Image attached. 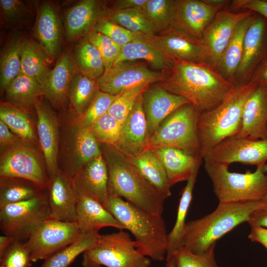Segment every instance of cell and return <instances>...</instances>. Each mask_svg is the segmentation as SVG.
I'll use <instances>...</instances> for the list:
<instances>
[{"mask_svg":"<svg viewBox=\"0 0 267 267\" xmlns=\"http://www.w3.org/2000/svg\"></svg>","mask_w":267,"mask_h":267,"instance_id":"obj_62","label":"cell"},{"mask_svg":"<svg viewBox=\"0 0 267 267\" xmlns=\"http://www.w3.org/2000/svg\"><path fill=\"white\" fill-rule=\"evenodd\" d=\"M96 80L77 69L72 79L68 95L73 112L82 115L99 91Z\"/></svg>","mask_w":267,"mask_h":267,"instance_id":"obj_35","label":"cell"},{"mask_svg":"<svg viewBox=\"0 0 267 267\" xmlns=\"http://www.w3.org/2000/svg\"><path fill=\"white\" fill-rule=\"evenodd\" d=\"M256 15L254 13L238 23L216 68L221 75L234 84L235 76L242 59L244 37Z\"/></svg>","mask_w":267,"mask_h":267,"instance_id":"obj_30","label":"cell"},{"mask_svg":"<svg viewBox=\"0 0 267 267\" xmlns=\"http://www.w3.org/2000/svg\"><path fill=\"white\" fill-rule=\"evenodd\" d=\"M148 0H118L114 1L110 9L120 10L143 7Z\"/></svg>","mask_w":267,"mask_h":267,"instance_id":"obj_57","label":"cell"},{"mask_svg":"<svg viewBox=\"0 0 267 267\" xmlns=\"http://www.w3.org/2000/svg\"><path fill=\"white\" fill-rule=\"evenodd\" d=\"M152 150L162 163L171 186L180 181H187L203 160L201 156L174 148L161 147Z\"/></svg>","mask_w":267,"mask_h":267,"instance_id":"obj_28","label":"cell"},{"mask_svg":"<svg viewBox=\"0 0 267 267\" xmlns=\"http://www.w3.org/2000/svg\"><path fill=\"white\" fill-rule=\"evenodd\" d=\"M34 34L39 44L52 58L60 45L61 31L57 10L50 2H44L38 8Z\"/></svg>","mask_w":267,"mask_h":267,"instance_id":"obj_27","label":"cell"},{"mask_svg":"<svg viewBox=\"0 0 267 267\" xmlns=\"http://www.w3.org/2000/svg\"><path fill=\"white\" fill-rule=\"evenodd\" d=\"M22 38L14 37L5 44L0 55V88L4 90L20 72Z\"/></svg>","mask_w":267,"mask_h":267,"instance_id":"obj_42","label":"cell"},{"mask_svg":"<svg viewBox=\"0 0 267 267\" xmlns=\"http://www.w3.org/2000/svg\"><path fill=\"white\" fill-rule=\"evenodd\" d=\"M38 117L37 129L40 145L50 177L56 174L58 147L57 120L52 111L41 101L34 106Z\"/></svg>","mask_w":267,"mask_h":267,"instance_id":"obj_24","label":"cell"},{"mask_svg":"<svg viewBox=\"0 0 267 267\" xmlns=\"http://www.w3.org/2000/svg\"><path fill=\"white\" fill-rule=\"evenodd\" d=\"M142 97L149 137L171 114L190 103L186 98L166 90L156 83L151 84L143 92Z\"/></svg>","mask_w":267,"mask_h":267,"instance_id":"obj_19","label":"cell"},{"mask_svg":"<svg viewBox=\"0 0 267 267\" xmlns=\"http://www.w3.org/2000/svg\"><path fill=\"white\" fill-rule=\"evenodd\" d=\"M105 17L135 34L146 36L156 35L154 27L140 8L120 10L107 8Z\"/></svg>","mask_w":267,"mask_h":267,"instance_id":"obj_37","label":"cell"},{"mask_svg":"<svg viewBox=\"0 0 267 267\" xmlns=\"http://www.w3.org/2000/svg\"><path fill=\"white\" fill-rule=\"evenodd\" d=\"M0 175L2 178L27 180L41 188L45 187L46 184L36 154L24 145H14L3 155L0 163Z\"/></svg>","mask_w":267,"mask_h":267,"instance_id":"obj_17","label":"cell"},{"mask_svg":"<svg viewBox=\"0 0 267 267\" xmlns=\"http://www.w3.org/2000/svg\"><path fill=\"white\" fill-rule=\"evenodd\" d=\"M99 235L98 232L82 233L75 241L44 260L40 267H69L79 255L94 246Z\"/></svg>","mask_w":267,"mask_h":267,"instance_id":"obj_38","label":"cell"},{"mask_svg":"<svg viewBox=\"0 0 267 267\" xmlns=\"http://www.w3.org/2000/svg\"><path fill=\"white\" fill-rule=\"evenodd\" d=\"M77 70L73 54L64 51L42 86L44 95L57 107L65 104L72 79Z\"/></svg>","mask_w":267,"mask_h":267,"instance_id":"obj_23","label":"cell"},{"mask_svg":"<svg viewBox=\"0 0 267 267\" xmlns=\"http://www.w3.org/2000/svg\"><path fill=\"white\" fill-rule=\"evenodd\" d=\"M256 86L250 82L235 85L220 105L199 114L197 134L203 159L223 140L238 134L245 101Z\"/></svg>","mask_w":267,"mask_h":267,"instance_id":"obj_4","label":"cell"},{"mask_svg":"<svg viewBox=\"0 0 267 267\" xmlns=\"http://www.w3.org/2000/svg\"><path fill=\"white\" fill-rule=\"evenodd\" d=\"M138 60L145 61L153 70L167 73L172 70L175 61L144 37L122 46L114 64Z\"/></svg>","mask_w":267,"mask_h":267,"instance_id":"obj_29","label":"cell"},{"mask_svg":"<svg viewBox=\"0 0 267 267\" xmlns=\"http://www.w3.org/2000/svg\"><path fill=\"white\" fill-rule=\"evenodd\" d=\"M41 194L38 190L21 183H4L1 186L0 207L6 205L27 200Z\"/></svg>","mask_w":267,"mask_h":267,"instance_id":"obj_49","label":"cell"},{"mask_svg":"<svg viewBox=\"0 0 267 267\" xmlns=\"http://www.w3.org/2000/svg\"><path fill=\"white\" fill-rule=\"evenodd\" d=\"M109 211L134 235L140 253L155 261L165 259L168 234L162 216L146 212L112 194H109Z\"/></svg>","mask_w":267,"mask_h":267,"instance_id":"obj_5","label":"cell"},{"mask_svg":"<svg viewBox=\"0 0 267 267\" xmlns=\"http://www.w3.org/2000/svg\"><path fill=\"white\" fill-rule=\"evenodd\" d=\"M76 222L82 233L98 232L104 227L123 230L125 227L110 212L94 199L86 195L76 196Z\"/></svg>","mask_w":267,"mask_h":267,"instance_id":"obj_26","label":"cell"},{"mask_svg":"<svg viewBox=\"0 0 267 267\" xmlns=\"http://www.w3.org/2000/svg\"><path fill=\"white\" fill-rule=\"evenodd\" d=\"M267 55V20L256 14L244 37L242 57L235 85L249 83L254 71Z\"/></svg>","mask_w":267,"mask_h":267,"instance_id":"obj_16","label":"cell"},{"mask_svg":"<svg viewBox=\"0 0 267 267\" xmlns=\"http://www.w3.org/2000/svg\"><path fill=\"white\" fill-rule=\"evenodd\" d=\"M86 37L99 52L105 70L110 68L119 56L122 47L107 36L93 30L90 31Z\"/></svg>","mask_w":267,"mask_h":267,"instance_id":"obj_47","label":"cell"},{"mask_svg":"<svg viewBox=\"0 0 267 267\" xmlns=\"http://www.w3.org/2000/svg\"><path fill=\"white\" fill-rule=\"evenodd\" d=\"M150 85L140 86L119 94L111 104L108 113L122 124L139 96Z\"/></svg>","mask_w":267,"mask_h":267,"instance_id":"obj_45","label":"cell"},{"mask_svg":"<svg viewBox=\"0 0 267 267\" xmlns=\"http://www.w3.org/2000/svg\"><path fill=\"white\" fill-rule=\"evenodd\" d=\"M92 30L100 33L112 40L122 47L145 36L132 32L108 19L105 16L99 20Z\"/></svg>","mask_w":267,"mask_h":267,"instance_id":"obj_46","label":"cell"},{"mask_svg":"<svg viewBox=\"0 0 267 267\" xmlns=\"http://www.w3.org/2000/svg\"><path fill=\"white\" fill-rule=\"evenodd\" d=\"M108 172L109 194L121 198L150 214L162 216L166 197L152 185L114 146L103 144Z\"/></svg>","mask_w":267,"mask_h":267,"instance_id":"obj_2","label":"cell"},{"mask_svg":"<svg viewBox=\"0 0 267 267\" xmlns=\"http://www.w3.org/2000/svg\"><path fill=\"white\" fill-rule=\"evenodd\" d=\"M251 172H230L227 165L204 161V168L219 203L262 200L267 193V175L263 166Z\"/></svg>","mask_w":267,"mask_h":267,"instance_id":"obj_6","label":"cell"},{"mask_svg":"<svg viewBox=\"0 0 267 267\" xmlns=\"http://www.w3.org/2000/svg\"><path fill=\"white\" fill-rule=\"evenodd\" d=\"M51 218L66 222H76L77 198L72 178L58 171L50 177L46 196Z\"/></svg>","mask_w":267,"mask_h":267,"instance_id":"obj_21","label":"cell"},{"mask_svg":"<svg viewBox=\"0 0 267 267\" xmlns=\"http://www.w3.org/2000/svg\"><path fill=\"white\" fill-rule=\"evenodd\" d=\"M73 55L77 69L85 75L96 79L104 73L102 57L86 36L76 45Z\"/></svg>","mask_w":267,"mask_h":267,"instance_id":"obj_39","label":"cell"},{"mask_svg":"<svg viewBox=\"0 0 267 267\" xmlns=\"http://www.w3.org/2000/svg\"><path fill=\"white\" fill-rule=\"evenodd\" d=\"M199 114L191 103L180 107L149 137L144 150L170 147L201 157L197 128Z\"/></svg>","mask_w":267,"mask_h":267,"instance_id":"obj_7","label":"cell"},{"mask_svg":"<svg viewBox=\"0 0 267 267\" xmlns=\"http://www.w3.org/2000/svg\"><path fill=\"white\" fill-rule=\"evenodd\" d=\"M0 6L2 17L11 24L21 22L28 11L25 3L19 0H0Z\"/></svg>","mask_w":267,"mask_h":267,"instance_id":"obj_51","label":"cell"},{"mask_svg":"<svg viewBox=\"0 0 267 267\" xmlns=\"http://www.w3.org/2000/svg\"><path fill=\"white\" fill-rule=\"evenodd\" d=\"M232 9L250 10L267 20V0H235L231 2Z\"/></svg>","mask_w":267,"mask_h":267,"instance_id":"obj_52","label":"cell"},{"mask_svg":"<svg viewBox=\"0 0 267 267\" xmlns=\"http://www.w3.org/2000/svg\"><path fill=\"white\" fill-rule=\"evenodd\" d=\"M118 95L99 91L85 112L78 118L77 126L89 128L98 119L108 113Z\"/></svg>","mask_w":267,"mask_h":267,"instance_id":"obj_44","label":"cell"},{"mask_svg":"<svg viewBox=\"0 0 267 267\" xmlns=\"http://www.w3.org/2000/svg\"><path fill=\"white\" fill-rule=\"evenodd\" d=\"M73 137L72 154L75 162L72 178L84 165L102 154L99 142L88 128L77 126Z\"/></svg>","mask_w":267,"mask_h":267,"instance_id":"obj_36","label":"cell"},{"mask_svg":"<svg viewBox=\"0 0 267 267\" xmlns=\"http://www.w3.org/2000/svg\"><path fill=\"white\" fill-rule=\"evenodd\" d=\"M254 13L250 10L233 12L225 7L205 28L201 41L207 49L209 64L215 69L238 23Z\"/></svg>","mask_w":267,"mask_h":267,"instance_id":"obj_15","label":"cell"},{"mask_svg":"<svg viewBox=\"0 0 267 267\" xmlns=\"http://www.w3.org/2000/svg\"><path fill=\"white\" fill-rule=\"evenodd\" d=\"M15 241L11 236L5 235L0 236V258H1L7 249Z\"/></svg>","mask_w":267,"mask_h":267,"instance_id":"obj_58","label":"cell"},{"mask_svg":"<svg viewBox=\"0 0 267 267\" xmlns=\"http://www.w3.org/2000/svg\"><path fill=\"white\" fill-rule=\"evenodd\" d=\"M145 62L124 61L113 64L96 79L99 90L115 95L131 89L163 81L169 72L156 71Z\"/></svg>","mask_w":267,"mask_h":267,"instance_id":"obj_11","label":"cell"},{"mask_svg":"<svg viewBox=\"0 0 267 267\" xmlns=\"http://www.w3.org/2000/svg\"><path fill=\"white\" fill-rule=\"evenodd\" d=\"M107 8L101 1L84 0L67 11L65 26L67 38L74 41L92 30L96 23L105 16Z\"/></svg>","mask_w":267,"mask_h":267,"instance_id":"obj_25","label":"cell"},{"mask_svg":"<svg viewBox=\"0 0 267 267\" xmlns=\"http://www.w3.org/2000/svg\"><path fill=\"white\" fill-rule=\"evenodd\" d=\"M249 82L257 86H267V55L257 66Z\"/></svg>","mask_w":267,"mask_h":267,"instance_id":"obj_53","label":"cell"},{"mask_svg":"<svg viewBox=\"0 0 267 267\" xmlns=\"http://www.w3.org/2000/svg\"><path fill=\"white\" fill-rule=\"evenodd\" d=\"M200 166L193 172L184 187L179 200L175 223L168 235L166 260L174 257L175 252L182 247V240L186 222V217L192 198V193Z\"/></svg>","mask_w":267,"mask_h":267,"instance_id":"obj_34","label":"cell"},{"mask_svg":"<svg viewBox=\"0 0 267 267\" xmlns=\"http://www.w3.org/2000/svg\"><path fill=\"white\" fill-rule=\"evenodd\" d=\"M126 156L139 173L166 198L171 195V186L164 167L152 150L145 149Z\"/></svg>","mask_w":267,"mask_h":267,"instance_id":"obj_32","label":"cell"},{"mask_svg":"<svg viewBox=\"0 0 267 267\" xmlns=\"http://www.w3.org/2000/svg\"><path fill=\"white\" fill-rule=\"evenodd\" d=\"M166 267H176L174 257L166 260Z\"/></svg>","mask_w":267,"mask_h":267,"instance_id":"obj_59","label":"cell"},{"mask_svg":"<svg viewBox=\"0 0 267 267\" xmlns=\"http://www.w3.org/2000/svg\"><path fill=\"white\" fill-rule=\"evenodd\" d=\"M83 267H150L151 260L136 249L130 234L120 230L99 234L91 248L83 253Z\"/></svg>","mask_w":267,"mask_h":267,"instance_id":"obj_8","label":"cell"},{"mask_svg":"<svg viewBox=\"0 0 267 267\" xmlns=\"http://www.w3.org/2000/svg\"><path fill=\"white\" fill-rule=\"evenodd\" d=\"M144 39L174 60L209 64V54L202 41L176 28L145 36Z\"/></svg>","mask_w":267,"mask_h":267,"instance_id":"obj_14","label":"cell"},{"mask_svg":"<svg viewBox=\"0 0 267 267\" xmlns=\"http://www.w3.org/2000/svg\"><path fill=\"white\" fill-rule=\"evenodd\" d=\"M156 84L186 98L199 114L220 105L235 86L209 63L178 60L168 77Z\"/></svg>","mask_w":267,"mask_h":267,"instance_id":"obj_1","label":"cell"},{"mask_svg":"<svg viewBox=\"0 0 267 267\" xmlns=\"http://www.w3.org/2000/svg\"><path fill=\"white\" fill-rule=\"evenodd\" d=\"M263 169L265 171V172L266 173H267V163H265L263 166ZM263 202L267 204V193L265 197L262 199Z\"/></svg>","mask_w":267,"mask_h":267,"instance_id":"obj_60","label":"cell"},{"mask_svg":"<svg viewBox=\"0 0 267 267\" xmlns=\"http://www.w3.org/2000/svg\"><path fill=\"white\" fill-rule=\"evenodd\" d=\"M0 120L19 138L26 142H33L35 135L28 114L22 109L10 104H1Z\"/></svg>","mask_w":267,"mask_h":267,"instance_id":"obj_41","label":"cell"},{"mask_svg":"<svg viewBox=\"0 0 267 267\" xmlns=\"http://www.w3.org/2000/svg\"><path fill=\"white\" fill-rule=\"evenodd\" d=\"M52 59L39 43L29 38L22 39L20 73L35 79L42 86L51 70Z\"/></svg>","mask_w":267,"mask_h":267,"instance_id":"obj_31","label":"cell"},{"mask_svg":"<svg viewBox=\"0 0 267 267\" xmlns=\"http://www.w3.org/2000/svg\"><path fill=\"white\" fill-rule=\"evenodd\" d=\"M263 204L262 200L219 203L210 214L186 223L182 247L203 254L215 246L217 241L244 222Z\"/></svg>","mask_w":267,"mask_h":267,"instance_id":"obj_3","label":"cell"},{"mask_svg":"<svg viewBox=\"0 0 267 267\" xmlns=\"http://www.w3.org/2000/svg\"><path fill=\"white\" fill-rule=\"evenodd\" d=\"M140 8L151 22L156 34L175 28V0H148Z\"/></svg>","mask_w":267,"mask_h":267,"instance_id":"obj_40","label":"cell"},{"mask_svg":"<svg viewBox=\"0 0 267 267\" xmlns=\"http://www.w3.org/2000/svg\"><path fill=\"white\" fill-rule=\"evenodd\" d=\"M215 247L201 255L194 254L183 247L179 248L174 255L176 267H218Z\"/></svg>","mask_w":267,"mask_h":267,"instance_id":"obj_48","label":"cell"},{"mask_svg":"<svg viewBox=\"0 0 267 267\" xmlns=\"http://www.w3.org/2000/svg\"><path fill=\"white\" fill-rule=\"evenodd\" d=\"M11 133L8 127L0 120V144L1 147L6 145H15L19 142V138Z\"/></svg>","mask_w":267,"mask_h":267,"instance_id":"obj_55","label":"cell"},{"mask_svg":"<svg viewBox=\"0 0 267 267\" xmlns=\"http://www.w3.org/2000/svg\"><path fill=\"white\" fill-rule=\"evenodd\" d=\"M235 136L251 139L267 138V86H257L248 95L241 128Z\"/></svg>","mask_w":267,"mask_h":267,"instance_id":"obj_20","label":"cell"},{"mask_svg":"<svg viewBox=\"0 0 267 267\" xmlns=\"http://www.w3.org/2000/svg\"><path fill=\"white\" fill-rule=\"evenodd\" d=\"M9 104L24 110L35 106L44 95L42 85L35 79L20 73L4 89Z\"/></svg>","mask_w":267,"mask_h":267,"instance_id":"obj_33","label":"cell"},{"mask_svg":"<svg viewBox=\"0 0 267 267\" xmlns=\"http://www.w3.org/2000/svg\"><path fill=\"white\" fill-rule=\"evenodd\" d=\"M72 181L76 196L91 197L109 210L108 172L102 154L82 167Z\"/></svg>","mask_w":267,"mask_h":267,"instance_id":"obj_18","label":"cell"},{"mask_svg":"<svg viewBox=\"0 0 267 267\" xmlns=\"http://www.w3.org/2000/svg\"><path fill=\"white\" fill-rule=\"evenodd\" d=\"M250 226L259 225L267 227V204H263L254 211L247 222Z\"/></svg>","mask_w":267,"mask_h":267,"instance_id":"obj_54","label":"cell"},{"mask_svg":"<svg viewBox=\"0 0 267 267\" xmlns=\"http://www.w3.org/2000/svg\"><path fill=\"white\" fill-rule=\"evenodd\" d=\"M228 2L222 0H175V28L201 40L205 28Z\"/></svg>","mask_w":267,"mask_h":267,"instance_id":"obj_13","label":"cell"},{"mask_svg":"<svg viewBox=\"0 0 267 267\" xmlns=\"http://www.w3.org/2000/svg\"><path fill=\"white\" fill-rule=\"evenodd\" d=\"M0 267H10L5 266V265H1Z\"/></svg>","mask_w":267,"mask_h":267,"instance_id":"obj_61","label":"cell"},{"mask_svg":"<svg viewBox=\"0 0 267 267\" xmlns=\"http://www.w3.org/2000/svg\"><path fill=\"white\" fill-rule=\"evenodd\" d=\"M81 233L76 222L49 218L38 224L24 243L31 262H35L48 258L75 241Z\"/></svg>","mask_w":267,"mask_h":267,"instance_id":"obj_9","label":"cell"},{"mask_svg":"<svg viewBox=\"0 0 267 267\" xmlns=\"http://www.w3.org/2000/svg\"><path fill=\"white\" fill-rule=\"evenodd\" d=\"M142 94L122 124L119 140L115 146L126 155L144 150L149 137L143 107Z\"/></svg>","mask_w":267,"mask_h":267,"instance_id":"obj_22","label":"cell"},{"mask_svg":"<svg viewBox=\"0 0 267 267\" xmlns=\"http://www.w3.org/2000/svg\"><path fill=\"white\" fill-rule=\"evenodd\" d=\"M203 160L228 166L235 162L257 167L265 164L267 160V138L228 137L212 149Z\"/></svg>","mask_w":267,"mask_h":267,"instance_id":"obj_12","label":"cell"},{"mask_svg":"<svg viewBox=\"0 0 267 267\" xmlns=\"http://www.w3.org/2000/svg\"><path fill=\"white\" fill-rule=\"evenodd\" d=\"M0 260L1 265L10 267H29L32 262L24 243L16 240L0 258Z\"/></svg>","mask_w":267,"mask_h":267,"instance_id":"obj_50","label":"cell"},{"mask_svg":"<svg viewBox=\"0 0 267 267\" xmlns=\"http://www.w3.org/2000/svg\"><path fill=\"white\" fill-rule=\"evenodd\" d=\"M248 238L253 242L263 245L267 250V227L259 225L251 226Z\"/></svg>","mask_w":267,"mask_h":267,"instance_id":"obj_56","label":"cell"},{"mask_svg":"<svg viewBox=\"0 0 267 267\" xmlns=\"http://www.w3.org/2000/svg\"><path fill=\"white\" fill-rule=\"evenodd\" d=\"M121 126V123L107 113L88 129L98 142L116 146L119 140Z\"/></svg>","mask_w":267,"mask_h":267,"instance_id":"obj_43","label":"cell"},{"mask_svg":"<svg viewBox=\"0 0 267 267\" xmlns=\"http://www.w3.org/2000/svg\"><path fill=\"white\" fill-rule=\"evenodd\" d=\"M50 218L47 197L42 195L0 207V229L20 241L43 221Z\"/></svg>","mask_w":267,"mask_h":267,"instance_id":"obj_10","label":"cell"}]
</instances>
